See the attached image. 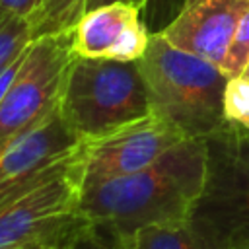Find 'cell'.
<instances>
[{"instance_id": "obj_1", "label": "cell", "mask_w": 249, "mask_h": 249, "mask_svg": "<svg viewBox=\"0 0 249 249\" xmlns=\"http://www.w3.org/2000/svg\"><path fill=\"white\" fill-rule=\"evenodd\" d=\"M206 175V138H185L136 173L84 185L80 210L89 230L124 249L148 226L189 220Z\"/></svg>"}, {"instance_id": "obj_2", "label": "cell", "mask_w": 249, "mask_h": 249, "mask_svg": "<svg viewBox=\"0 0 249 249\" xmlns=\"http://www.w3.org/2000/svg\"><path fill=\"white\" fill-rule=\"evenodd\" d=\"M138 66L150 109L177 124L189 138H208L224 126L222 99L230 78L218 64L181 51L154 33Z\"/></svg>"}, {"instance_id": "obj_3", "label": "cell", "mask_w": 249, "mask_h": 249, "mask_svg": "<svg viewBox=\"0 0 249 249\" xmlns=\"http://www.w3.org/2000/svg\"><path fill=\"white\" fill-rule=\"evenodd\" d=\"M150 111L138 60L72 58L58 99V113L78 140L101 136Z\"/></svg>"}, {"instance_id": "obj_4", "label": "cell", "mask_w": 249, "mask_h": 249, "mask_svg": "<svg viewBox=\"0 0 249 249\" xmlns=\"http://www.w3.org/2000/svg\"><path fill=\"white\" fill-rule=\"evenodd\" d=\"M206 144V185L189 222L214 249H249V130L224 124Z\"/></svg>"}, {"instance_id": "obj_5", "label": "cell", "mask_w": 249, "mask_h": 249, "mask_svg": "<svg viewBox=\"0 0 249 249\" xmlns=\"http://www.w3.org/2000/svg\"><path fill=\"white\" fill-rule=\"evenodd\" d=\"M84 191L82 146L54 177L0 208V249L33 243H72L86 228L80 202Z\"/></svg>"}, {"instance_id": "obj_6", "label": "cell", "mask_w": 249, "mask_h": 249, "mask_svg": "<svg viewBox=\"0 0 249 249\" xmlns=\"http://www.w3.org/2000/svg\"><path fill=\"white\" fill-rule=\"evenodd\" d=\"M74 56L72 29L33 39L14 86L0 103V154L56 113Z\"/></svg>"}, {"instance_id": "obj_7", "label": "cell", "mask_w": 249, "mask_h": 249, "mask_svg": "<svg viewBox=\"0 0 249 249\" xmlns=\"http://www.w3.org/2000/svg\"><path fill=\"white\" fill-rule=\"evenodd\" d=\"M189 138L177 124L150 111L101 136L82 140L84 185L136 173Z\"/></svg>"}, {"instance_id": "obj_8", "label": "cell", "mask_w": 249, "mask_h": 249, "mask_svg": "<svg viewBox=\"0 0 249 249\" xmlns=\"http://www.w3.org/2000/svg\"><path fill=\"white\" fill-rule=\"evenodd\" d=\"M82 140L64 124L58 109L0 154V208L60 173L80 152Z\"/></svg>"}, {"instance_id": "obj_9", "label": "cell", "mask_w": 249, "mask_h": 249, "mask_svg": "<svg viewBox=\"0 0 249 249\" xmlns=\"http://www.w3.org/2000/svg\"><path fill=\"white\" fill-rule=\"evenodd\" d=\"M140 10L130 2H107L88 8L72 27L74 54L119 62L140 60L152 39Z\"/></svg>"}, {"instance_id": "obj_10", "label": "cell", "mask_w": 249, "mask_h": 249, "mask_svg": "<svg viewBox=\"0 0 249 249\" xmlns=\"http://www.w3.org/2000/svg\"><path fill=\"white\" fill-rule=\"evenodd\" d=\"M249 0H185L179 14L158 31L173 47L222 68Z\"/></svg>"}, {"instance_id": "obj_11", "label": "cell", "mask_w": 249, "mask_h": 249, "mask_svg": "<svg viewBox=\"0 0 249 249\" xmlns=\"http://www.w3.org/2000/svg\"><path fill=\"white\" fill-rule=\"evenodd\" d=\"M124 249H214L189 222L158 224L136 231Z\"/></svg>"}, {"instance_id": "obj_12", "label": "cell", "mask_w": 249, "mask_h": 249, "mask_svg": "<svg viewBox=\"0 0 249 249\" xmlns=\"http://www.w3.org/2000/svg\"><path fill=\"white\" fill-rule=\"evenodd\" d=\"M88 8V0H43L33 23V39L72 29Z\"/></svg>"}, {"instance_id": "obj_13", "label": "cell", "mask_w": 249, "mask_h": 249, "mask_svg": "<svg viewBox=\"0 0 249 249\" xmlns=\"http://www.w3.org/2000/svg\"><path fill=\"white\" fill-rule=\"evenodd\" d=\"M33 41V21L0 12V66L25 51Z\"/></svg>"}, {"instance_id": "obj_14", "label": "cell", "mask_w": 249, "mask_h": 249, "mask_svg": "<svg viewBox=\"0 0 249 249\" xmlns=\"http://www.w3.org/2000/svg\"><path fill=\"white\" fill-rule=\"evenodd\" d=\"M224 124L249 130V76L239 74L230 78L222 99Z\"/></svg>"}, {"instance_id": "obj_15", "label": "cell", "mask_w": 249, "mask_h": 249, "mask_svg": "<svg viewBox=\"0 0 249 249\" xmlns=\"http://www.w3.org/2000/svg\"><path fill=\"white\" fill-rule=\"evenodd\" d=\"M249 62V8L245 10L243 18L239 19V25L235 29L231 47L226 54V60L222 64V70L228 78H235L243 74L245 66Z\"/></svg>"}, {"instance_id": "obj_16", "label": "cell", "mask_w": 249, "mask_h": 249, "mask_svg": "<svg viewBox=\"0 0 249 249\" xmlns=\"http://www.w3.org/2000/svg\"><path fill=\"white\" fill-rule=\"evenodd\" d=\"M31 43H33V41H31ZM27 51H29V47H27L25 51H21L19 54H16L14 58H10L6 64L0 66V103L4 101V97H6L8 91H10V88L14 86L16 78H18V74H19L23 62H25Z\"/></svg>"}, {"instance_id": "obj_17", "label": "cell", "mask_w": 249, "mask_h": 249, "mask_svg": "<svg viewBox=\"0 0 249 249\" xmlns=\"http://www.w3.org/2000/svg\"><path fill=\"white\" fill-rule=\"evenodd\" d=\"M43 0H0V12H8L35 23Z\"/></svg>"}, {"instance_id": "obj_18", "label": "cell", "mask_w": 249, "mask_h": 249, "mask_svg": "<svg viewBox=\"0 0 249 249\" xmlns=\"http://www.w3.org/2000/svg\"><path fill=\"white\" fill-rule=\"evenodd\" d=\"M66 249H119V247H115L111 241H107L103 235L95 233V231L89 230V226H88Z\"/></svg>"}, {"instance_id": "obj_19", "label": "cell", "mask_w": 249, "mask_h": 249, "mask_svg": "<svg viewBox=\"0 0 249 249\" xmlns=\"http://www.w3.org/2000/svg\"><path fill=\"white\" fill-rule=\"evenodd\" d=\"M107 2H130V4H136L138 8H144L150 0H88V8H93V6H99V4H107Z\"/></svg>"}, {"instance_id": "obj_20", "label": "cell", "mask_w": 249, "mask_h": 249, "mask_svg": "<svg viewBox=\"0 0 249 249\" xmlns=\"http://www.w3.org/2000/svg\"><path fill=\"white\" fill-rule=\"evenodd\" d=\"M68 245H70V243H68ZM68 245H64V243H33V245L19 247V249H66Z\"/></svg>"}, {"instance_id": "obj_21", "label": "cell", "mask_w": 249, "mask_h": 249, "mask_svg": "<svg viewBox=\"0 0 249 249\" xmlns=\"http://www.w3.org/2000/svg\"><path fill=\"white\" fill-rule=\"evenodd\" d=\"M243 74H247V76H249V62H247V66H245V70H243Z\"/></svg>"}]
</instances>
